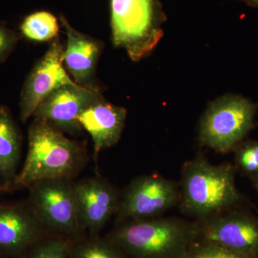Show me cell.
Here are the masks:
<instances>
[{
  "label": "cell",
  "mask_w": 258,
  "mask_h": 258,
  "mask_svg": "<svg viewBox=\"0 0 258 258\" xmlns=\"http://www.w3.org/2000/svg\"><path fill=\"white\" fill-rule=\"evenodd\" d=\"M197 237L196 222L159 217L125 220L106 238L132 258H183Z\"/></svg>",
  "instance_id": "cell-2"
},
{
  "label": "cell",
  "mask_w": 258,
  "mask_h": 258,
  "mask_svg": "<svg viewBox=\"0 0 258 258\" xmlns=\"http://www.w3.org/2000/svg\"><path fill=\"white\" fill-rule=\"evenodd\" d=\"M236 1H242V2H244V3H246V2H247V0H236Z\"/></svg>",
  "instance_id": "cell-24"
},
{
  "label": "cell",
  "mask_w": 258,
  "mask_h": 258,
  "mask_svg": "<svg viewBox=\"0 0 258 258\" xmlns=\"http://www.w3.org/2000/svg\"><path fill=\"white\" fill-rule=\"evenodd\" d=\"M235 171L231 163L212 164L202 155L185 163L179 184L183 213L200 220L247 205L236 186Z\"/></svg>",
  "instance_id": "cell-1"
},
{
  "label": "cell",
  "mask_w": 258,
  "mask_h": 258,
  "mask_svg": "<svg viewBox=\"0 0 258 258\" xmlns=\"http://www.w3.org/2000/svg\"><path fill=\"white\" fill-rule=\"evenodd\" d=\"M64 50L60 39L56 37L25 80L20 101V118L24 123L52 91L75 83L63 67Z\"/></svg>",
  "instance_id": "cell-9"
},
{
  "label": "cell",
  "mask_w": 258,
  "mask_h": 258,
  "mask_svg": "<svg viewBox=\"0 0 258 258\" xmlns=\"http://www.w3.org/2000/svg\"><path fill=\"white\" fill-rule=\"evenodd\" d=\"M22 137L9 108L0 106V179L7 189L14 185L21 152Z\"/></svg>",
  "instance_id": "cell-15"
},
{
  "label": "cell",
  "mask_w": 258,
  "mask_h": 258,
  "mask_svg": "<svg viewBox=\"0 0 258 258\" xmlns=\"http://www.w3.org/2000/svg\"><path fill=\"white\" fill-rule=\"evenodd\" d=\"M48 235L30 203L0 204V255L3 257L20 258Z\"/></svg>",
  "instance_id": "cell-11"
},
{
  "label": "cell",
  "mask_w": 258,
  "mask_h": 258,
  "mask_svg": "<svg viewBox=\"0 0 258 258\" xmlns=\"http://www.w3.org/2000/svg\"><path fill=\"white\" fill-rule=\"evenodd\" d=\"M59 21L67 36L63 52L64 66L76 84L96 88L93 82L97 63L103 50V42L78 31L62 13Z\"/></svg>",
  "instance_id": "cell-13"
},
{
  "label": "cell",
  "mask_w": 258,
  "mask_h": 258,
  "mask_svg": "<svg viewBox=\"0 0 258 258\" xmlns=\"http://www.w3.org/2000/svg\"><path fill=\"white\" fill-rule=\"evenodd\" d=\"M103 97L97 88H87L76 83L57 88L41 102L34 113L35 118L46 120L60 131L79 133V116L93 103Z\"/></svg>",
  "instance_id": "cell-10"
},
{
  "label": "cell",
  "mask_w": 258,
  "mask_h": 258,
  "mask_svg": "<svg viewBox=\"0 0 258 258\" xmlns=\"http://www.w3.org/2000/svg\"><path fill=\"white\" fill-rule=\"evenodd\" d=\"M112 41L138 62L152 53L164 36L166 15L159 0H110Z\"/></svg>",
  "instance_id": "cell-4"
},
{
  "label": "cell",
  "mask_w": 258,
  "mask_h": 258,
  "mask_svg": "<svg viewBox=\"0 0 258 258\" xmlns=\"http://www.w3.org/2000/svg\"><path fill=\"white\" fill-rule=\"evenodd\" d=\"M0 258H5V257H3V256L0 255Z\"/></svg>",
  "instance_id": "cell-25"
},
{
  "label": "cell",
  "mask_w": 258,
  "mask_h": 258,
  "mask_svg": "<svg viewBox=\"0 0 258 258\" xmlns=\"http://www.w3.org/2000/svg\"><path fill=\"white\" fill-rule=\"evenodd\" d=\"M126 115L125 108L111 104L103 98L88 106L78 120L81 128L87 131L92 137L97 153L118 143Z\"/></svg>",
  "instance_id": "cell-14"
},
{
  "label": "cell",
  "mask_w": 258,
  "mask_h": 258,
  "mask_svg": "<svg viewBox=\"0 0 258 258\" xmlns=\"http://www.w3.org/2000/svg\"><path fill=\"white\" fill-rule=\"evenodd\" d=\"M195 222L197 240L258 258V217L247 205L235 207Z\"/></svg>",
  "instance_id": "cell-7"
},
{
  "label": "cell",
  "mask_w": 258,
  "mask_h": 258,
  "mask_svg": "<svg viewBox=\"0 0 258 258\" xmlns=\"http://www.w3.org/2000/svg\"><path fill=\"white\" fill-rule=\"evenodd\" d=\"M74 185L80 225L83 231L96 235L118 212L119 197L114 188L101 178L83 179Z\"/></svg>",
  "instance_id": "cell-12"
},
{
  "label": "cell",
  "mask_w": 258,
  "mask_h": 258,
  "mask_svg": "<svg viewBox=\"0 0 258 258\" xmlns=\"http://www.w3.org/2000/svg\"><path fill=\"white\" fill-rule=\"evenodd\" d=\"M85 161L84 149L79 142L64 137L46 120L35 118L29 127L26 160L14 185L28 188L42 180L71 179Z\"/></svg>",
  "instance_id": "cell-3"
},
{
  "label": "cell",
  "mask_w": 258,
  "mask_h": 258,
  "mask_svg": "<svg viewBox=\"0 0 258 258\" xmlns=\"http://www.w3.org/2000/svg\"><path fill=\"white\" fill-rule=\"evenodd\" d=\"M251 181H252V185H253L254 189H255L256 191L258 194V175L254 177L253 179H251Z\"/></svg>",
  "instance_id": "cell-23"
},
{
  "label": "cell",
  "mask_w": 258,
  "mask_h": 258,
  "mask_svg": "<svg viewBox=\"0 0 258 258\" xmlns=\"http://www.w3.org/2000/svg\"><path fill=\"white\" fill-rule=\"evenodd\" d=\"M257 105L240 95L226 94L210 103L199 125L204 147L226 154L246 139L254 126Z\"/></svg>",
  "instance_id": "cell-5"
},
{
  "label": "cell",
  "mask_w": 258,
  "mask_h": 258,
  "mask_svg": "<svg viewBox=\"0 0 258 258\" xmlns=\"http://www.w3.org/2000/svg\"><path fill=\"white\" fill-rule=\"evenodd\" d=\"M183 258H252L236 253L216 244L196 240Z\"/></svg>",
  "instance_id": "cell-20"
},
{
  "label": "cell",
  "mask_w": 258,
  "mask_h": 258,
  "mask_svg": "<svg viewBox=\"0 0 258 258\" xmlns=\"http://www.w3.org/2000/svg\"><path fill=\"white\" fill-rule=\"evenodd\" d=\"M246 4L252 8H258V0H247Z\"/></svg>",
  "instance_id": "cell-22"
},
{
  "label": "cell",
  "mask_w": 258,
  "mask_h": 258,
  "mask_svg": "<svg viewBox=\"0 0 258 258\" xmlns=\"http://www.w3.org/2000/svg\"><path fill=\"white\" fill-rule=\"evenodd\" d=\"M179 185L157 174L135 178L120 198L118 218L121 221L161 217L179 205Z\"/></svg>",
  "instance_id": "cell-8"
},
{
  "label": "cell",
  "mask_w": 258,
  "mask_h": 258,
  "mask_svg": "<svg viewBox=\"0 0 258 258\" xmlns=\"http://www.w3.org/2000/svg\"><path fill=\"white\" fill-rule=\"evenodd\" d=\"M72 241L48 235L39 240L20 258H69Z\"/></svg>",
  "instance_id": "cell-18"
},
{
  "label": "cell",
  "mask_w": 258,
  "mask_h": 258,
  "mask_svg": "<svg viewBox=\"0 0 258 258\" xmlns=\"http://www.w3.org/2000/svg\"><path fill=\"white\" fill-rule=\"evenodd\" d=\"M114 243L108 238L97 235L82 237L72 242L69 258H128Z\"/></svg>",
  "instance_id": "cell-17"
},
{
  "label": "cell",
  "mask_w": 258,
  "mask_h": 258,
  "mask_svg": "<svg viewBox=\"0 0 258 258\" xmlns=\"http://www.w3.org/2000/svg\"><path fill=\"white\" fill-rule=\"evenodd\" d=\"M22 37L20 32L10 28L5 22L0 20V64L10 57Z\"/></svg>",
  "instance_id": "cell-21"
},
{
  "label": "cell",
  "mask_w": 258,
  "mask_h": 258,
  "mask_svg": "<svg viewBox=\"0 0 258 258\" xmlns=\"http://www.w3.org/2000/svg\"><path fill=\"white\" fill-rule=\"evenodd\" d=\"M69 178L42 180L31 185L29 203L50 235L74 242L83 237L75 196Z\"/></svg>",
  "instance_id": "cell-6"
},
{
  "label": "cell",
  "mask_w": 258,
  "mask_h": 258,
  "mask_svg": "<svg viewBox=\"0 0 258 258\" xmlns=\"http://www.w3.org/2000/svg\"><path fill=\"white\" fill-rule=\"evenodd\" d=\"M22 36L32 41L53 40L60 30L57 18L47 11H38L28 15L20 27Z\"/></svg>",
  "instance_id": "cell-16"
},
{
  "label": "cell",
  "mask_w": 258,
  "mask_h": 258,
  "mask_svg": "<svg viewBox=\"0 0 258 258\" xmlns=\"http://www.w3.org/2000/svg\"><path fill=\"white\" fill-rule=\"evenodd\" d=\"M235 168L249 179L258 175V141L244 139L233 150Z\"/></svg>",
  "instance_id": "cell-19"
}]
</instances>
